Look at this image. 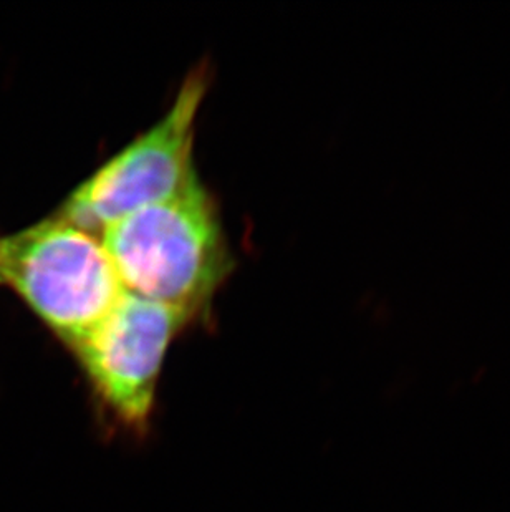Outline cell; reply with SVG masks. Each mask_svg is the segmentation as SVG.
Returning a JSON list of instances; mask_svg holds the SVG:
<instances>
[{
  "instance_id": "6da1fadb",
  "label": "cell",
  "mask_w": 510,
  "mask_h": 512,
  "mask_svg": "<svg viewBox=\"0 0 510 512\" xmlns=\"http://www.w3.org/2000/svg\"><path fill=\"white\" fill-rule=\"evenodd\" d=\"M100 237L126 292L193 320L206 314L234 267L216 201L199 178L178 196L111 224Z\"/></svg>"
},
{
  "instance_id": "7a4b0ae2",
  "label": "cell",
  "mask_w": 510,
  "mask_h": 512,
  "mask_svg": "<svg viewBox=\"0 0 510 512\" xmlns=\"http://www.w3.org/2000/svg\"><path fill=\"white\" fill-rule=\"evenodd\" d=\"M0 282L70 352L125 292L102 237L58 214L0 239Z\"/></svg>"
},
{
  "instance_id": "3957f363",
  "label": "cell",
  "mask_w": 510,
  "mask_h": 512,
  "mask_svg": "<svg viewBox=\"0 0 510 512\" xmlns=\"http://www.w3.org/2000/svg\"><path fill=\"white\" fill-rule=\"evenodd\" d=\"M207 87V67L191 70L163 118L85 179L58 216L102 236L126 216L183 193L198 179L194 130Z\"/></svg>"
},
{
  "instance_id": "277c9868",
  "label": "cell",
  "mask_w": 510,
  "mask_h": 512,
  "mask_svg": "<svg viewBox=\"0 0 510 512\" xmlns=\"http://www.w3.org/2000/svg\"><path fill=\"white\" fill-rule=\"evenodd\" d=\"M191 322L181 310L125 290L110 314L73 348L108 430L130 438L148 435L164 360Z\"/></svg>"
}]
</instances>
